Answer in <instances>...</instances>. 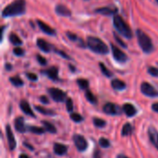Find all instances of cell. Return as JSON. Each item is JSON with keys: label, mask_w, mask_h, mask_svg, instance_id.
<instances>
[{"label": "cell", "mask_w": 158, "mask_h": 158, "mask_svg": "<svg viewBox=\"0 0 158 158\" xmlns=\"http://www.w3.org/2000/svg\"><path fill=\"white\" fill-rule=\"evenodd\" d=\"M26 2L25 0H16L11 4L7 5L2 11L3 17H11L22 15L25 12Z\"/></svg>", "instance_id": "obj_1"}, {"label": "cell", "mask_w": 158, "mask_h": 158, "mask_svg": "<svg viewBox=\"0 0 158 158\" xmlns=\"http://www.w3.org/2000/svg\"><path fill=\"white\" fill-rule=\"evenodd\" d=\"M87 45L92 51H94V53H97V54L106 55L109 51L107 45L100 38L95 37V36H88Z\"/></svg>", "instance_id": "obj_2"}, {"label": "cell", "mask_w": 158, "mask_h": 158, "mask_svg": "<svg viewBox=\"0 0 158 158\" xmlns=\"http://www.w3.org/2000/svg\"><path fill=\"white\" fill-rule=\"evenodd\" d=\"M113 21H114L115 28L120 34H122L124 37L129 38V39L132 37V32H131L130 26L128 25V23L124 20V19L120 15H118V14L114 15Z\"/></svg>", "instance_id": "obj_3"}, {"label": "cell", "mask_w": 158, "mask_h": 158, "mask_svg": "<svg viewBox=\"0 0 158 158\" xmlns=\"http://www.w3.org/2000/svg\"><path fill=\"white\" fill-rule=\"evenodd\" d=\"M137 34V39L140 47L144 53H151L154 50V44L151 40V38L142 30L138 29L136 31Z\"/></svg>", "instance_id": "obj_4"}, {"label": "cell", "mask_w": 158, "mask_h": 158, "mask_svg": "<svg viewBox=\"0 0 158 158\" xmlns=\"http://www.w3.org/2000/svg\"><path fill=\"white\" fill-rule=\"evenodd\" d=\"M48 93L50 96L52 97V99L56 102H63L67 98L66 93L58 88H49Z\"/></svg>", "instance_id": "obj_5"}, {"label": "cell", "mask_w": 158, "mask_h": 158, "mask_svg": "<svg viewBox=\"0 0 158 158\" xmlns=\"http://www.w3.org/2000/svg\"><path fill=\"white\" fill-rule=\"evenodd\" d=\"M73 142L75 143L76 148L80 151V152H84L87 147H88V143L86 139L80 134H75L73 135Z\"/></svg>", "instance_id": "obj_6"}, {"label": "cell", "mask_w": 158, "mask_h": 158, "mask_svg": "<svg viewBox=\"0 0 158 158\" xmlns=\"http://www.w3.org/2000/svg\"><path fill=\"white\" fill-rule=\"evenodd\" d=\"M111 49H112L113 56H114V58L117 61L123 63V62H126L128 60V56L121 49H119L118 46H116L115 44H111Z\"/></svg>", "instance_id": "obj_7"}, {"label": "cell", "mask_w": 158, "mask_h": 158, "mask_svg": "<svg viewBox=\"0 0 158 158\" xmlns=\"http://www.w3.org/2000/svg\"><path fill=\"white\" fill-rule=\"evenodd\" d=\"M142 93L149 97H156L158 96V92L148 82H143L141 85Z\"/></svg>", "instance_id": "obj_8"}, {"label": "cell", "mask_w": 158, "mask_h": 158, "mask_svg": "<svg viewBox=\"0 0 158 158\" xmlns=\"http://www.w3.org/2000/svg\"><path fill=\"white\" fill-rule=\"evenodd\" d=\"M103 111L107 115H119L121 113L119 106L113 103H106L103 106Z\"/></svg>", "instance_id": "obj_9"}, {"label": "cell", "mask_w": 158, "mask_h": 158, "mask_svg": "<svg viewBox=\"0 0 158 158\" xmlns=\"http://www.w3.org/2000/svg\"><path fill=\"white\" fill-rule=\"evenodd\" d=\"M6 139H7L9 149L12 151L16 148V140H15L14 134H13L12 130L9 125H6Z\"/></svg>", "instance_id": "obj_10"}, {"label": "cell", "mask_w": 158, "mask_h": 158, "mask_svg": "<svg viewBox=\"0 0 158 158\" xmlns=\"http://www.w3.org/2000/svg\"><path fill=\"white\" fill-rule=\"evenodd\" d=\"M95 12L106 16H111V15H116L118 13V8L115 6H104L95 9Z\"/></svg>", "instance_id": "obj_11"}, {"label": "cell", "mask_w": 158, "mask_h": 158, "mask_svg": "<svg viewBox=\"0 0 158 158\" xmlns=\"http://www.w3.org/2000/svg\"><path fill=\"white\" fill-rule=\"evenodd\" d=\"M37 24L39 26V28L46 34H49V35H55L56 34V31L55 29H53L52 27H50L48 24H46L45 22L40 20V19H37Z\"/></svg>", "instance_id": "obj_12"}, {"label": "cell", "mask_w": 158, "mask_h": 158, "mask_svg": "<svg viewBox=\"0 0 158 158\" xmlns=\"http://www.w3.org/2000/svg\"><path fill=\"white\" fill-rule=\"evenodd\" d=\"M43 73H44L45 75H47L51 80L53 81H57L58 80V69L56 67H52L48 69H45V70H43L42 71Z\"/></svg>", "instance_id": "obj_13"}, {"label": "cell", "mask_w": 158, "mask_h": 158, "mask_svg": "<svg viewBox=\"0 0 158 158\" xmlns=\"http://www.w3.org/2000/svg\"><path fill=\"white\" fill-rule=\"evenodd\" d=\"M19 106H20V109H21L26 115L31 116V117H32V118L35 117V116H34V113L32 112V110H31V106H30V105H29V103H28L26 100H21V101H20V104H19Z\"/></svg>", "instance_id": "obj_14"}, {"label": "cell", "mask_w": 158, "mask_h": 158, "mask_svg": "<svg viewBox=\"0 0 158 158\" xmlns=\"http://www.w3.org/2000/svg\"><path fill=\"white\" fill-rule=\"evenodd\" d=\"M14 126H15V129L19 132H25L26 131V127H25L24 119L21 117H18L14 120Z\"/></svg>", "instance_id": "obj_15"}, {"label": "cell", "mask_w": 158, "mask_h": 158, "mask_svg": "<svg viewBox=\"0 0 158 158\" xmlns=\"http://www.w3.org/2000/svg\"><path fill=\"white\" fill-rule=\"evenodd\" d=\"M122 109H123L124 113H125L128 117H130V118H131V117L135 116V115H136V113H137V110H136L135 106H132V105H131V104H130V103L125 104V105L123 106Z\"/></svg>", "instance_id": "obj_16"}, {"label": "cell", "mask_w": 158, "mask_h": 158, "mask_svg": "<svg viewBox=\"0 0 158 158\" xmlns=\"http://www.w3.org/2000/svg\"><path fill=\"white\" fill-rule=\"evenodd\" d=\"M56 14L64 17H69L71 15V11L69 9V7H67L64 5H57L56 6Z\"/></svg>", "instance_id": "obj_17"}, {"label": "cell", "mask_w": 158, "mask_h": 158, "mask_svg": "<svg viewBox=\"0 0 158 158\" xmlns=\"http://www.w3.org/2000/svg\"><path fill=\"white\" fill-rule=\"evenodd\" d=\"M36 44L42 51H44L45 53H49L51 51V45L44 39H38L36 42Z\"/></svg>", "instance_id": "obj_18"}, {"label": "cell", "mask_w": 158, "mask_h": 158, "mask_svg": "<svg viewBox=\"0 0 158 158\" xmlns=\"http://www.w3.org/2000/svg\"><path fill=\"white\" fill-rule=\"evenodd\" d=\"M68 151V147L62 143H55L54 144V152L57 156H64Z\"/></svg>", "instance_id": "obj_19"}, {"label": "cell", "mask_w": 158, "mask_h": 158, "mask_svg": "<svg viewBox=\"0 0 158 158\" xmlns=\"http://www.w3.org/2000/svg\"><path fill=\"white\" fill-rule=\"evenodd\" d=\"M111 86L115 89V90H118V91H121V90H124L126 88V83L124 81H122L121 80H118V79H115L111 81Z\"/></svg>", "instance_id": "obj_20"}, {"label": "cell", "mask_w": 158, "mask_h": 158, "mask_svg": "<svg viewBox=\"0 0 158 158\" xmlns=\"http://www.w3.org/2000/svg\"><path fill=\"white\" fill-rule=\"evenodd\" d=\"M149 136H150L151 142L154 143L155 146H156V148L158 149V132H156V131H155L154 129H151L149 131Z\"/></svg>", "instance_id": "obj_21"}, {"label": "cell", "mask_w": 158, "mask_h": 158, "mask_svg": "<svg viewBox=\"0 0 158 158\" xmlns=\"http://www.w3.org/2000/svg\"><path fill=\"white\" fill-rule=\"evenodd\" d=\"M132 131H133L132 126H131L130 123H126V124L123 126V128H122V132H121V134H122V136H130V135H131Z\"/></svg>", "instance_id": "obj_22"}, {"label": "cell", "mask_w": 158, "mask_h": 158, "mask_svg": "<svg viewBox=\"0 0 158 158\" xmlns=\"http://www.w3.org/2000/svg\"><path fill=\"white\" fill-rule=\"evenodd\" d=\"M42 123H43L44 128L45 129V131H49L50 133H56V127L52 123H50V122H48L46 120L42 121Z\"/></svg>", "instance_id": "obj_23"}, {"label": "cell", "mask_w": 158, "mask_h": 158, "mask_svg": "<svg viewBox=\"0 0 158 158\" xmlns=\"http://www.w3.org/2000/svg\"><path fill=\"white\" fill-rule=\"evenodd\" d=\"M35 109L38 112H40L41 114H44V115H46V116H54V115H56V113L54 111H52L50 109H46V108H44L43 106H36Z\"/></svg>", "instance_id": "obj_24"}, {"label": "cell", "mask_w": 158, "mask_h": 158, "mask_svg": "<svg viewBox=\"0 0 158 158\" xmlns=\"http://www.w3.org/2000/svg\"><path fill=\"white\" fill-rule=\"evenodd\" d=\"M9 41L12 44H15V45H19L22 44V41L19 39V37L15 34V33H10L9 34Z\"/></svg>", "instance_id": "obj_25"}, {"label": "cell", "mask_w": 158, "mask_h": 158, "mask_svg": "<svg viewBox=\"0 0 158 158\" xmlns=\"http://www.w3.org/2000/svg\"><path fill=\"white\" fill-rule=\"evenodd\" d=\"M9 81H10V82H11L14 86H16V87H19V86H22V85L24 84L23 81H22L19 76L11 77V78L9 79Z\"/></svg>", "instance_id": "obj_26"}, {"label": "cell", "mask_w": 158, "mask_h": 158, "mask_svg": "<svg viewBox=\"0 0 158 158\" xmlns=\"http://www.w3.org/2000/svg\"><path fill=\"white\" fill-rule=\"evenodd\" d=\"M77 83L80 86V88L82 89V90H86L89 87V81L87 80H85V79H78Z\"/></svg>", "instance_id": "obj_27"}, {"label": "cell", "mask_w": 158, "mask_h": 158, "mask_svg": "<svg viewBox=\"0 0 158 158\" xmlns=\"http://www.w3.org/2000/svg\"><path fill=\"white\" fill-rule=\"evenodd\" d=\"M29 131H31L32 133H35V134H43V133H44L45 129L44 128H39V127L31 126V127H29Z\"/></svg>", "instance_id": "obj_28"}, {"label": "cell", "mask_w": 158, "mask_h": 158, "mask_svg": "<svg viewBox=\"0 0 158 158\" xmlns=\"http://www.w3.org/2000/svg\"><path fill=\"white\" fill-rule=\"evenodd\" d=\"M85 96H86V98H87V100L90 102V103H92V104H96V102H97V100H96V97L93 94V93L91 92V91H86V93H85Z\"/></svg>", "instance_id": "obj_29"}, {"label": "cell", "mask_w": 158, "mask_h": 158, "mask_svg": "<svg viewBox=\"0 0 158 158\" xmlns=\"http://www.w3.org/2000/svg\"><path fill=\"white\" fill-rule=\"evenodd\" d=\"M94 124L97 127V128H104L106 123L104 119L102 118H94Z\"/></svg>", "instance_id": "obj_30"}, {"label": "cell", "mask_w": 158, "mask_h": 158, "mask_svg": "<svg viewBox=\"0 0 158 158\" xmlns=\"http://www.w3.org/2000/svg\"><path fill=\"white\" fill-rule=\"evenodd\" d=\"M99 66H100V69H101V70H102V72H103L104 75H106V77H111L112 76V72L103 63H100Z\"/></svg>", "instance_id": "obj_31"}, {"label": "cell", "mask_w": 158, "mask_h": 158, "mask_svg": "<svg viewBox=\"0 0 158 158\" xmlns=\"http://www.w3.org/2000/svg\"><path fill=\"white\" fill-rule=\"evenodd\" d=\"M70 118L75 122H81V121L83 120V118L78 113H71L70 114Z\"/></svg>", "instance_id": "obj_32"}, {"label": "cell", "mask_w": 158, "mask_h": 158, "mask_svg": "<svg viewBox=\"0 0 158 158\" xmlns=\"http://www.w3.org/2000/svg\"><path fill=\"white\" fill-rule=\"evenodd\" d=\"M99 144L104 148H108L110 146V142L106 138H101L99 140Z\"/></svg>", "instance_id": "obj_33"}, {"label": "cell", "mask_w": 158, "mask_h": 158, "mask_svg": "<svg viewBox=\"0 0 158 158\" xmlns=\"http://www.w3.org/2000/svg\"><path fill=\"white\" fill-rule=\"evenodd\" d=\"M66 107H67V110L69 112H71L73 110V102H72L71 98H67V100H66Z\"/></svg>", "instance_id": "obj_34"}, {"label": "cell", "mask_w": 158, "mask_h": 158, "mask_svg": "<svg viewBox=\"0 0 158 158\" xmlns=\"http://www.w3.org/2000/svg\"><path fill=\"white\" fill-rule=\"evenodd\" d=\"M148 73L152 76H155V77H158V69L156 67H150L148 69Z\"/></svg>", "instance_id": "obj_35"}, {"label": "cell", "mask_w": 158, "mask_h": 158, "mask_svg": "<svg viewBox=\"0 0 158 158\" xmlns=\"http://www.w3.org/2000/svg\"><path fill=\"white\" fill-rule=\"evenodd\" d=\"M13 53H14V55H16V56H23V55H24V50H23L22 48L16 47V48H14Z\"/></svg>", "instance_id": "obj_36"}, {"label": "cell", "mask_w": 158, "mask_h": 158, "mask_svg": "<svg viewBox=\"0 0 158 158\" xmlns=\"http://www.w3.org/2000/svg\"><path fill=\"white\" fill-rule=\"evenodd\" d=\"M36 58H37V61H38L41 65L44 66V65H46V64H47L46 58H44V56H42L41 55H37V56H36Z\"/></svg>", "instance_id": "obj_37"}, {"label": "cell", "mask_w": 158, "mask_h": 158, "mask_svg": "<svg viewBox=\"0 0 158 158\" xmlns=\"http://www.w3.org/2000/svg\"><path fill=\"white\" fill-rule=\"evenodd\" d=\"M67 35H68L69 39V40H71V41H78V40H79L78 36H77L76 34H74V33L70 32V31H68V32H67Z\"/></svg>", "instance_id": "obj_38"}, {"label": "cell", "mask_w": 158, "mask_h": 158, "mask_svg": "<svg viewBox=\"0 0 158 158\" xmlns=\"http://www.w3.org/2000/svg\"><path fill=\"white\" fill-rule=\"evenodd\" d=\"M55 51H56V54L62 56L63 57H65V58H67V59H70V56H69L68 54H66L65 52H63V51H61V50H57V49H55Z\"/></svg>", "instance_id": "obj_39"}, {"label": "cell", "mask_w": 158, "mask_h": 158, "mask_svg": "<svg viewBox=\"0 0 158 158\" xmlns=\"http://www.w3.org/2000/svg\"><path fill=\"white\" fill-rule=\"evenodd\" d=\"M26 76H27V78H28L29 80L33 81H37V79H38L37 75H36V74H34V73H27V74H26Z\"/></svg>", "instance_id": "obj_40"}, {"label": "cell", "mask_w": 158, "mask_h": 158, "mask_svg": "<svg viewBox=\"0 0 158 158\" xmlns=\"http://www.w3.org/2000/svg\"><path fill=\"white\" fill-rule=\"evenodd\" d=\"M114 36H115V39H116V41H117V42H118V44L121 45V46H123V47H127V44H125V43H124V42H123V41L120 39V38H118V36L116 33H114Z\"/></svg>", "instance_id": "obj_41"}, {"label": "cell", "mask_w": 158, "mask_h": 158, "mask_svg": "<svg viewBox=\"0 0 158 158\" xmlns=\"http://www.w3.org/2000/svg\"><path fill=\"white\" fill-rule=\"evenodd\" d=\"M40 101H41L42 103H44V104H48V103H49L48 98H47L46 96H44V95H42V96L40 97Z\"/></svg>", "instance_id": "obj_42"}, {"label": "cell", "mask_w": 158, "mask_h": 158, "mask_svg": "<svg viewBox=\"0 0 158 158\" xmlns=\"http://www.w3.org/2000/svg\"><path fill=\"white\" fill-rule=\"evenodd\" d=\"M94 158H101V152L98 149L94 151Z\"/></svg>", "instance_id": "obj_43"}, {"label": "cell", "mask_w": 158, "mask_h": 158, "mask_svg": "<svg viewBox=\"0 0 158 158\" xmlns=\"http://www.w3.org/2000/svg\"><path fill=\"white\" fill-rule=\"evenodd\" d=\"M152 109L155 111V112H157L158 113V103H155L152 105Z\"/></svg>", "instance_id": "obj_44"}, {"label": "cell", "mask_w": 158, "mask_h": 158, "mask_svg": "<svg viewBox=\"0 0 158 158\" xmlns=\"http://www.w3.org/2000/svg\"><path fill=\"white\" fill-rule=\"evenodd\" d=\"M117 158H130V157H128V156H124V155H118V156H117Z\"/></svg>", "instance_id": "obj_45"}, {"label": "cell", "mask_w": 158, "mask_h": 158, "mask_svg": "<svg viewBox=\"0 0 158 158\" xmlns=\"http://www.w3.org/2000/svg\"><path fill=\"white\" fill-rule=\"evenodd\" d=\"M6 69H8V70H10V69H12V68H11V65H10V64H6Z\"/></svg>", "instance_id": "obj_46"}, {"label": "cell", "mask_w": 158, "mask_h": 158, "mask_svg": "<svg viewBox=\"0 0 158 158\" xmlns=\"http://www.w3.org/2000/svg\"><path fill=\"white\" fill-rule=\"evenodd\" d=\"M25 145L28 147V148H30L31 150H33V147L32 146H31V145H29V143H25Z\"/></svg>", "instance_id": "obj_47"}, {"label": "cell", "mask_w": 158, "mask_h": 158, "mask_svg": "<svg viewBox=\"0 0 158 158\" xmlns=\"http://www.w3.org/2000/svg\"><path fill=\"white\" fill-rule=\"evenodd\" d=\"M19 158H29V156H26V155H23V154H22V155H20V156H19Z\"/></svg>", "instance_id": "obj_48"}, {"label": "cell", "mask_w": 158, "mask_h": 158, "mask_svg": "<svg viewBox=\"0 0 158 158\" xmlns=\"http://www.w3.org/2000/svg\"><path fill=\"white\" fill-rule=\"evenodd\" d=\"M156 2H157V4H158V0H156Z\"/></svg>", "instance_id": "obj_49"}]
</instances>
